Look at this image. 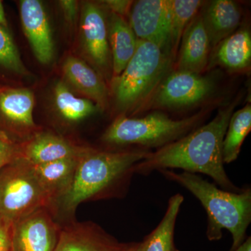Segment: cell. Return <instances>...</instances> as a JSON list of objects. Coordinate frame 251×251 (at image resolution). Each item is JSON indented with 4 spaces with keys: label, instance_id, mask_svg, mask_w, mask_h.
I'll return each mask as SVG.
<instances>
[{
    "label": "cell",
    "instance_id": "obj_1",
    "mask_svg": "<svg viewBox=\"0 0 251 251\" xmlns=\"http://www.w3.org/2000/svg\"><path fill=\"white\" fill-rule=\"evenodd\" d=\"M238 101L220 109L215 117L187 135L148 155L135 167L136 174L181 169L193 174L208 175L226 191L240 192L226 173L223 159V143L227 126Z\"/></svg>",
    "mask_w": 251,
    "mask_h": 251
},
{
    "label": "cell",
    "instance_id": "obj_2",
    "mask_svg": "<svg viewBox=\"0 0 251 251\" xmlns=\"http://www.w3.org/2000/svg\"><path fill=\"white\" fill-rule=\"evenodd\" d=\"M151 152L143 151H99L87 148L79 158L70 187L57 200L62 211H75L84 201L112 195L126 186L135 174V167Z\"/></svg>",
    "mask_w": 251,
    "mask_h": 251
},
{
    "label": "cell",
    "instance_id": "obj_3",
    "mask_svg": "<svg viewBox=\"0 0 251 251\" xmlns=\"http://www.w3.org/2000/svg\"><path fill=\"white\" fill-rule=\"evenodd\" d=\"M163 176L181 185L192 193L205 209L208 217L206 236L209 241H219L222 231L227 229L232 237L234 251L245 241L251 222V189L243 188L240 192L220 189L212 183L193 173H175L172 170L160 171Z\"/></svg>",
    "mask_w": 251,
    "mask_h": 251
},
{
    "label": "cell",
    "instance_id": "obj_4",
    "mask_svg": "<svg viewBox=\"0 0 251 251\" xmlns=\"http://www.w3.org/2000/svg\"><path fill=\"white\" fill-rule=\"evenodd\" d=\"M207 112H198L174 120L163 112H153L142 117H117L101 136L103 143L133 148V151L151 152L180 139L202 125Z\"/></svg>",
    "mask_w": 251,
    "mask_h": 251
},
{
    "label": "cell",
    "instance_id": "obj_5",
    "mask_svg": "<svg viewBox=\"0 0 251 251\" xmlns=\"http://www.w3.org/2000/svg\"><path fill=\"white\" fill-rule=\"evenodd\" d=\"M173 59L152 43L138 39L133 57L123 72L112 80V92L119 111H143L171 72Z\"/></svg>",
    "mask_w": 251,
    "mask_h": 251
},
{
    "label": "cell",
    "instance_id": "obj_6",
    "mask_svg": "<svg viewBox=\"0 0 251 251\" xmlns=\"http://www.w3.org/2000/svg\"><path fill=\"white\" fill-rule=\"evenodd\" d=\"M52 203L36 179L31 165L18 157L0 173V217L14 226Z\"/></svg>",
    "mask_w": 251,
    "mask_h": 251
},
{
    "label": "cell",
    "instance_id": "obj_7",
    "mask_svg": "<svg viewBox=\"0 0 251 251\" xmlns=\"http://www.w3.org/2000/svg\"><path fill=\"white\" fill-rule=\"evenodd\" d=\"M216 88L215 81L211 77L176 70L162 80L145 109L190 108L209 98Z\"/></svg>",
    "mask_w": 251,
    "mask_h": 251
},
{
    "label": "cell",
    "instance_id": "obj_8",
    "mask_svg": "<svg viewBox=\"0 0 251 251\" xmlns=\"http://www.w3.org/2000/svg\"><path fill=\"white\" fill-rule=\"evenodd\" d=\"M130 27L140 40L152 43L173 57L171 36V0H139L132 5Z\"/></svg>",
    "mask_w": 251,
    "mask_h": 251
},
{
    "label": "cell",
    "instance_id": "obj_9",
    "mask_svg": "<svg viewBox=\"0 0 251 251\" xmlns=\"http://www.w3.org/2000/svg\"><path fill=\"white\" fill-rule=\"evenodd\" d=\"M81 36L86 55L102 75L112 72L108 19L100 5L84 3L81 14Z\"/></svg>",
    "mask_w": 251,
    "mask_h": 251
},
{
    "label": "cell",
    "instance_id": "obj_10",
    "mask_svg": "<svg viewBox=\"0 0 251 251\" xmlns=\"http://www.w3.org/2000/svg\"><path fill=\"white\" fill-rule=\"evenodd\" d=\"M59 233L46 208L36 210L13 226L12 251H54Z\"/></svg>",
    "mask_w": 251,
    "mask_h": 251
},
{
    "label": "cell",
    "instance_id": "obj_11",
    "mask_svg": "<svg viewBox=\"0 0 251 251\" xmlns=\"http://www.w3.org/2000/svg\"><path fill=\"white\" fill-rule=\"evenodd\" d=\"M20 13L23 31L36 58L41 64H50L54 58V42L44 5L38 0H23Z\"/></svg>",
    "mask_w": 251,
    "mask_h": 251
},
{
    "label": "cell",
    "instance_id": "obj_12",
    "mask_svg": "<svg viewBox=\"0 0 251 251\" xmlns=\"http://www.w3.org/2000/svg\"><path fill=\"white\" fill-rule=\"evenodd\" d=\"M129 244L119 242L97 225H73L62 229L54 251H128Z\"/></svg>",
    "mask_w": 251,
    "mask_h": 251
},
{
    "label": "cell",
    "instance_id": "obj_13",
    "mask_svg": "<svg viewBox=\"0 0 251 251\" xmlns=\"http://www.w3.org/2000/svg\"><path fill=\"white\" fill-rule=\"evenodd\" d=\"M179 45L176 70L202 74L209 65L211 46L201 14L188 24Z\"/></svg>",
    "mask_w": 251,
    "mask_h": 251
},
{
    "label": "cell",
    "instance_id": "obj_14",
    "mask_svg": "<svg viewBox=\"0 0 251 251\" xmlns=\"http://www.w3.org/2000/svg\"><path fill=\"white\" fill-rule=\"evenodd\" d=\"M200 14L214 49L235 32L242 21L240 8L231 0L211 1Z\"/></svg>",
    "mask_w": 251,
    "mask_h": 251
},
{
    "label": "cell",
    "instance_id": "obj_15",
    "mask_svg": "<svg viewBox=\"0 0 251 251\" xmlns=\"http://www.w3.org/2000/svg\"><path fill=\"white\" fill-rule=\"evenodd\" d=\"M62 72L75 90L94 102L100 109L107 106L108 90L101 75L82 59L69 56L64 61Z\"/></svg>",
    "mask_w": 251,
    "mask_h": 251
},
{
    "label": "cell",
    "instance_id": "obj_16",
    "mask_svg": "<svg viewBox=\"0 0 251 251\" xmlns=\"http://www.w3.org/2000/svg\"><path fill=\"white\" fill-rule=\"evenodd\" d=\"M87 150L75 146L57 135L41 133L25 145L20 157L31 165H40L66 158H79Z\"/></svg>",
    "mask_w": 251,
    "mask_h": 251
},
{
    "label": "cell",
    "instance_id": "obj_17",
    "mask_svg": "<svg viewBox=\"0 0 251 251\" xmlns=\"http://www.w3.org/2000/svg\"><path fill=\"white\" fill-rule=\"evenodd\" d=\"M108 39L114 77L120 75L133 57L138 38L125 18L110 13L108 20Z\"/></svg>",
    "mask_w": 251,
    "mask_h": 251
},
{
    "label": "cell",
    "instance_id": "obj_18",
    "mask_svg": "<svg viewBox=\"0 0 251 251\" xmlns=\"http://www.w3.org/2000/svg\"><path fill=\"white\" fill-rule=\"evenodd\" d=\"M79 158H66L40 165L29 163L36 179L52 202L62 197L70 187Z\"/></svg>",
    "mask_w": 251,
    "mask_h": 251
},
{
    "label": "cell",
    "instance_id": "obj_19",
    "mask_svg": "<svg viewBox=\"0 0 251 251\" xmlns=\"http://www.w3.org/2000/svg\"><path fill=\"white\" fill-rule=\"evenodd\" d=\"M211 61L231 72L247 69L251 62V35L249 29L235 31L215 48Z\"/></svg>",
    "mask_w": 251,
    "mask_h": 251
},
{
    "label": "cell",
    "instance_id": "obj_20",
    "mask_svg": "<svg viewBox=\"0 0 251 251\" xmlns=\"http://www.w3.org/2000/svg\"><path fill=\"white\" fill-rule=\"evenodd\" d=\"M34 97L27 89H0V117L11 125L34 127Z\"/></svg>",
    "mask_w": 251,
    "mask_h": 251
},
{
    "label": "cell",
    "instance_id": "obj_21",
    "mask_svg": "<svg viewBox=\"0 0 251 251\" xmlns=\"http://www.w3.org/2000/svg\"><path fill=\"white\" fill-rule=\"evenodd\" d=\"M184 198L180 193L172 196L160 224L140 242V251H180L175 244V229Z\"/></svg>",
    "mask_w": 251,
    "mask_h": 251
},
{
    "label": "cell",
    "instance_id": "obj_22",
    "mask_svg": "<svg viewBox=\"0 0 251 251\" xmlns=\"http://www.w3.org/2000/svg\"><path fill=\"white\" fill-rule=\"evenodd\" d=\"M251 130V105L233 112L229 120L223 143V159L224 163H232L237 159L241 148Z\"/></svg>",
    "mask_w": 251,
    "mask_h": 251
},
{
    "label": "cell",
    "instance_id": "obj_23",
    "mask_svg": "<svg viewBox=\"0 0 251 251\" xmlns=\"http://www.w3.org/2000/svg\"><path fill=\"white\" fill-rule=\"evenodd\" d=\"M54 103L59 113L69 122H79L99 110L92 100L78 98L64 82H57L54 89Z\"/></svg>",
    "mask_w": 251,
    "mask_h": 251
},
{
    "label": "cell",
    "instance_id": "obj_24",
    "mask_svg": "<svg viewBox=\"0 0 251 251\" xmlns=\"http://www.w3.org/2000/svg\"><path fill=\"white\" fill-rule=\"evenodd\" d=\"M202 4L200 0H171L172 45L175 56L185 29L197 16Z\"/></svg>",
    "mask_w": 251,
    "mask_h": 251
},
{
    "label": "cell",
    "instance_id": "obj_25",
    "mask_svg": "<svg viewBox=\"0 0 251 251\" xmlns=\"http://www.w3.org/2000/svg\"><path fill=\"white\" fill-rule=\"evenodd\" d=\"M0 68L17 74L27 72L7 27L0 25Z\"/></svg>",
    "mask_w": 251,
    "mask_h": 251
},
{
    "label": "cell",
    "instance_id": "obj_26",
    "mask_svg": "<svg viewBox=\"0 0 251 251\" xmlns=\"http://www.w3.org/2000/svg\"><path fill=\"white\" fill-rule=\"evenodd\" d=\"M18 157L13 145L0 138V171Z\"/></svg>",
    "mask_w": 251,
    "mask_h": 251
},
{
    "label": "cell",
    "instance_id": "obj_27",
    "mask_svg": "<svg viewBox=\"0 0 251 251\" xmlns=\"http://www.w3.org/2000/svg\"><path fill=\"white\" fill-rule=\"evenodd\" d=\"M13 226L0 217V251L12 250Z\"/></svg>",
    "mask_w": 251,
    "mask_h": 251
},
{
    "label": "cell",
    "instance_id": "obj_28",
    "mask_svg": "<svg viewBox=\"0 0 251 251\" xmlns=\"http://www.w3.org/2000/svg\"><path fill=\"white\" fill-rule=\"evenodd\" d=\"M102 2L112 13L123 18L126 16H129L130 9L133 4V1L127 0H108Z\"/></svg>",
    "mask_w": 251,
    "mask_h": 251
},
{
    "label": "cell",
    "instance_id": "obj_29",
    "mask_svg": "<svg viewBox=\"0 0 251 251\" xmlns=\"http://www.w3.org/2000/svg\"><path fill=\"white\" fill-rule=\"evenodd\" d=\"M59 4L62 8L66 19L69 23H74L75 21L77 14V1L72 0H63L59 1Z\"/></svg>",
    "mask_w": 251,
    "mask_h": 251
},
{
    "label": "cell",
    "instance_id": "obj_30",
    "mask_svg": "<svg viewBox=\"0 0 251 251\" xmlns=\"http://www.w3.org/2000/svg\"><path fill=\"white\" fill-rule=\"evenodd\" d=\"M234 251H251V238L247 237L244 242Z\"/></svg>",
    "mask_w": 251,
    "mask_h": 251
},
{
    "label": "cell",
    "instance_id": "obj_31",
    "mask_svg": "<svg viewBox=\"0 0 251 251\" xmlns=\"http://www.w3.org/2000/svg\"><path fill=\"white\" fill-rule=\"evenodd\" d=\"M0 25L4 26L5 27H8L7 20H6L4 6L1 1H0Z\"/></svg>",
    "mask_w": 251,
    "mask_h": 251
},
{
    "label": "cell",
    "instance_id": "obj_32",
    "mask_svg": "<svg viewBox=\"0 0 251 251\" xmlns=\"http://www.w3.org/2000/svg\"><path fill=\"white\" fill-rule=\"evenodd\" d=\"M128 251H140V242L131 243Z\"/></svg>",
    "mask_w": 251,
    "mask_h": 251
},
{
    "label": "cell",
    "instance_id": "obj_33",
    "mask_svg": "<svg viewBox=\"0 0 251 251\" xmlns=\"http://www.w3.org/2000/svg\"></svg>",
    "mask_w": 251,
    "mask_h": 251
}]
</instances>
